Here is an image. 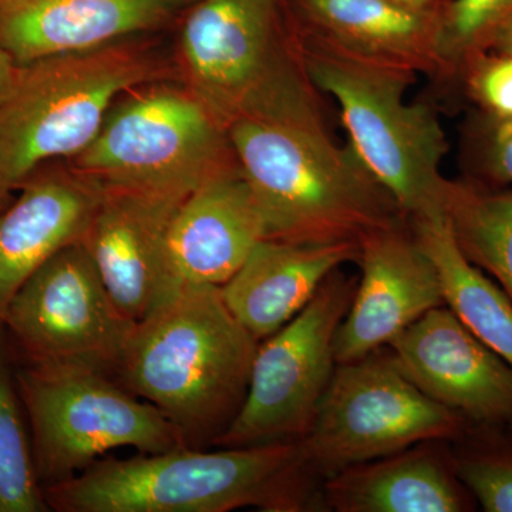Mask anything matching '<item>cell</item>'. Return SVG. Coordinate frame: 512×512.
<instances>
[{
  "instance_id": "obj_1",
  "label": "cell",
  "mask_w": 512,
  "mask_h": 512,
  "mask_svg": "<svg viewBox=\"0 0 512 512\" xmlns=\"http://www.w3.org/2000/svg\"><path fill=\"white\" fill-rule=\"evenodd\" d=\"M228 136L265 222V239L360 242L409 220L353 148L330 136L322 111L244 117Z\"/></svg>"
},
{
  "instance_id": "obj_2",
  "label": "cell",
  "mask_w": 512,
  "mask_h": 512,
  "mask_svg": "<svg viewBox=\"0 0 512 512\" xmlns=\"http://www.w3.org/2000/svg\"><path fill=\"white\" fill-rule=\"evenodd\" d=\"M316 476L302 440L221 451L187 446L96 461L43 493L60 512H296L315 507Z\"/></svg>"
},
{
  "instance_id": "obj_3",
  "label": "cell",
  "mask_w": 512,
  "mask_h": 512,
  "mask_svg": "<svg viewBox=\"0 0 512 512\" xmlns=\"http://www.w3.org/2000/svg\"><path fill=\"white\" fill-rule=\"evenodd\" d=\"M258 345L220 286L181 285L136 322L117 370L190 446L214 443L244 403Z\"/></svg>"
},
{
  "instance_id": "obj_4",
  "label": "cell",
  "mask_w": 512,
  "mask_h": 512,
  "mask_svg": "<svg viewBox=\"0 0 512 512\" xmlns=\"http://www.w3.org/2000/svg\"><path fill=\"white\" fill-rule=\"evenodd\" d=\"M298 43L313 86L338 103L350 147L404 215H446L447 136L433 107L406 99L417 74Z\"/></svg>"
},
{
  "instance_id": "obj_5",
  "label": "cell",
  "mask_w": 512,
  "mask_h": 512,
  "mask_svg": "<svg viewBox=\"0 0 512 512\" xmlns=\"http://www.w3.org/2000/svg\"><path fill=\"white\" fill-rule=\"evenodd\" d=\"M156 73L146 53L113 43L19 64L0 99V180L12 190L45 161L79 156L114 100Z\"/></svg>"
},
{
  "instance_id": "obj_6",
  "label": "cell",
  "mask_w": 512,
  "mask_h": 512,
  "mask_svg": "<svg viewBox=\"0 0 512 512\" xmlns=\"http://www.w3.org/2000/svg\"><path fill=\"white\" fill-rule=\"evenodd\" d=\"M279 0H200L181 53L190 92L228 128L244 117L322 111L295 33L279 28Z\"/></svg>"
},
{
  "instance_id": "obj_7",
  "label": "cell",
  "mask_w": 512,
  "mask_h": 512,
  "mask_svg": "<svg viewBox=\"0 0 512 512\" xmlns=\"http://www.w3.org/2000/svg\"><path fill=\"white\" fill-rule=\"evenodd\" d=\"M103 187L184 200L238 167L228 128L190 90L151 87L111 107L99 134L74 157Z\"/></svg>"
},
{
  "instance_id": "obj_8",
  "label": "cell",
  "mask_w": 512,
  "mask_h": 512,
  "mask_svg": "<svg viewBox=\"0 0 512 512\" xmlns=\"http://www.w3.org/2000/svg\"><path fill=\"white\" fill-rule=\"evenodd\" d=\"M18 380L40 483L69 480L117 448L157 454L190 446L158 407L99 367L30 363Z\"/></svg>"
},
{
  "instance_id": "obj_9",
  "label": "cell",
  "mask_w": 512,
  "mask_h": 512,
  "mask_svg": "<svg viewBox=\"0 0 512 512\" xmlns=\"http://www.w3.org/2000/svg\"><path fill=\"white\" fill-rule=\"evenodd\" d=\"M467 423L417 389L392 356L373 353L336 367L302 443L316 474L329 478L426 441L457 439Z\"/></svg>"
},
{
  "instance_id": "obj_10",
  "label": "cell",
  "mask_w": 512,
  "mask_h": 512,
  "mask_svg": "<svg viewBox=\"0 0 512 512\" xmlns=\"http://www.w3.org/2000/svg\"><path fill=\"white\" fill-rule=\"evenodd\" d=\"M356 286L336 269L291 322L259 343L244 403L214 444L259 446L306 436L335 372V336Z\"/></svg>"
},
{
  "instance_id": "obj_11",
  "label": "cell",
  "mask_w": 512,
  "mask_h": 512,
  "mask_svg": "<svg viewBox=\"0 0 512 512\" xmlns=\"http://www.w3.org/2000/svg\"><path fill=\"white\" fill-rule=\"evenodd\" d=\"M29 363L117 369L136 322L117 308L82 242L57 252L30 276L6 309Z\"/></svg>"
},
{
  "instance_id": "obj_12",
  "label": "cell",
  "mask_w": 512,
  "mask_h": 512,
  "mask_svg": "<svg viewBox=\"0 0 512 512\" xmlns=\"http://www.w3.org/2000/svg\"><path fill=\"white\" fill-rule=\"evenodd\" d=\"M359 244L362 278L336 332V365L373 355L444 305L439 272L409 220L369 232Z\"/></svg>"
},
{
  "instance_id": "obj_13",
  "label": "cell",
  "mask_w": 512,
  "mask_h": 512,
  "mask_svg": "<svg viewBox=\"0 0 512 512\" xmlns=\"http://www.w3.org/2000/svg\"><path fill=\"white\" fill-rule=\"evenodd\" d=\"M184 200L103 187L99 207L80 239L117 308L134 322L181 286L171 266L168 238Z\"/></svg>"
},
{
  "instance_id": "obj_14",
  "label": "cell",
  "mask_w": 512,
  "mask_h": 512,
  "mask_svg": "<svg viewBox=\"0 0 512 512\" xmlns=\"http://www.w3.org/2000/svg\"><path fill=\"white\" fill-rule=\"evenodd\" d=\"M390 346L397 369L434 402L481 426L511 423V366L450 309H431Z\"/></svg>"
},
{
  "instance_id": "obj_15",
  "label": "cell",
  "mask_w": 512,
  "mask_h": 512,
  "mask_svg": "<svg viewBox=\"0 0 512 512\" xmlns=\"http://www.w3.org/2000/svg\"><path fill=\"white\" fill-rule=\"evenodd\" d=\"M296 39L338 55L446 76L440 56L441 12L394 0H291Z\"/></svg>"
},
{
  "instance_id": "obj_16",
  "label": "cell",
  "mask_w": 512,
  "mask_h": 512,
  "mask_svg": "<svg viewBox=\"0 0 512 512\" xmlns=\"http://www.w3.org/2000/svg\"><path fill=\"white\" fill-rule=\"evenodd\" d=\"M265 239V222L239 167L191 192L171 224V266L181 285L227 284Z\"/></svg>"
},
{
  "instance_id": "obj_17",
  "label": "cell",
  "mask_w": 512,
  "mask_h": 512,
  "mask_svg": "<svg viewBox=\"0 0 512 512\" xmlns=\"http://www.w3.org/2000/svg\"><path fill=\"white\" fill-rule=\"evenodd\" d=\"M0 212V323L13 296L57 252L82 239L103 187L79 171L32 175Z\"/></svg>"
},
{
  "instance_id": "obj_18",
  "label": "cell",
  "mask_w": 512,
  "mask_h": 512,
  "mask_svg": "<svg viewBox=\"0 0 512 512\" xmlns=\"http://www.w3.org/2000/svg\"><path fill=\"white\" fill-rule=\"evenodd\" d=\"M359 252V242L264 239L221 286L222 298L235 319L261 342L291 322L332 272L357 262Z\"/></svg>"
},
{
  "instance_id": "obj_19",
  "label": "cell",
  "mask_w": 512,
  "mask_h": 512,
  "mask_svg": "<svg viewBox=\"0 0 512 512\" xmlns=\"http://www.w3.org/2000/svg\"><path fill=\"white\" fill-rule=\"evenodd\" d=\"M170 0H0V47L18 64L111 45L156 25Z\"/></svg>"
},
{
  "instance_id": "obj_20",
  "label": "cell",
  "mask_w": 512,
  "mask_h": 512,
  "mask_svg": "<svg viewBox=\"0 0 512 512\" xmlns=\"http://www.w3.org/2000/svg\"><path fill=\"white\" fill-rule=\"evenodd\" d=\"M323 501L339 512L470 510L453 467L429 447L400 451L329 477Z\"/></svg>"
},
{
  "instance_id": "obj_21",
  "label": "cell",
  "mask_w": 512,
  "mask_h": 512,
  "mask_svg": "<svg viewBox=\"0 0 512 512\" xmlns=\"http://www.w3.org/2000/svg\"><path fill=\"white\" fill-rule=\"evenodd\" d=\"M439 272L444 303L485 346L512 369V302L503 289L468 261L446 215L409 220Z\"/></svg>"
},
{
  "instance_id": "obj_22",
  "label": "cell",
  "mask_w": 512,
  "mask_h": 512,
  "mask_svg": "<svg viewBox=\"0 0 512 512\" xmlns=\"http://www.w3.org/2000/svg\"><path fill=\"white\" fill-rule=\"evenodd\" d=\"M444 214L458 247L512 302V192L448 180Z\"/></svg>"
},
{
  "instance_id": "obj_23",
  "label": "cell",
  "mask_w": 512,
  "mask_h": 512,
  "mask_svg": "<svg viewBox=\"0 0 512 512\" xmlns=\"http://www.w3.org/2000/svg\"><path fill=\"white\" fill-rule=\"evenodd\" d=\"M47 510L18 396L0 366V512Z\"/></svg>"
},
{
  "instance_id": "obj_24",
  "label": "cell",
  "mask_w": 512,
  "mask_h": 512,
  "mask_svg": "<svg viewBox=\"0 0 512 512\" xmlns=\"http://www.w3.org/2000/svg\"><path fill=\"white\" fill-rule=\"evenodd\" d=\"M512 19V0H451L441 12L440 56L444 73L467 69L493 47Z\"/></svg>"
},
{
  "instance_id": "obj_25",
  "label": "cell",
  "mask_w": 512,
  "mask_h": 512,
  "mask_svg": "<svg viewBox=\"0 0 512 512\" xmlns=\"http://www.w3.org/2000/svg\"><path fill=\"white\" fill-rule=\"evenodd\" d=\"M453 468L484 511L512 512V448L464 454Z\"/></svg>"
},
{
  "instance_id": "obj_26",
  "label": "cell",
  "mask_w": 512,
  "mask_h": 512,
  "mask_svg": "<svg viewBox=\"0 0 512 512\" xmlns=\"http://www.w3.org/2000/svg\"><path fill=\"white\" fill-rule=\"evenodd\" d=\"M471 87L495 119H512V57L483 55L470 64Z\"/></svg>"
},
{
  "instance_id": "obj_27",
  "label": "cell",
  "mask_w": 512,
  "mask_h": 512,
  "mask_svg": "<svg viewBox=\"0 0 512 512\" xmlns=\"http://www.w3.org/2000/svg\"><path fill=\"white\" fill-rule=\"evenodd\" d=\"M485 168L498 183H512V119H495L485 144Z\"/></svg>"
},
{
  "instance_id": "obj_28",
  "label": "cell",
  "mask_w": 512,
  "mask_h": 512,
  "mask_svg": "<svg viewBox=\"0 0 512 512\" xmlns=\"http://www.w3.org/2000/svg\"><path fill=\"white\" fill-rule=\"evenodd\" d=\"M18 66L19 64L13 60V57L0 47V99L9 89Z\"/></svg>"
},
{
  "instance_id": "obj_29",
  "label": "cell",
  "mask_w": 512,
  "mask_h": 512,
  "mask_svg": "<svg viewBox=\"0 0 512 512\" xmlns=\"http://www.w3.org/2000/svg\"><path fill=\"white\" fill-rule=\"evenodd\" d=\"M406 8L424 10V12H443L451 0H394Z\"/></svg>"
},
{
  "instance_id": "obj_30",
  "label": "cell",
  "mask_w": 512,
  "mask_h": 512,
  "mask_svg": "<svg viewBox=\"0 0 512 512\" xmlns=\"http://www.w3.org/2000/svg\"><path fill=\"white\" fill-rule=\"evenodd\" d=\"M491 49H497L501 55L512 57V19L501 30Z\"/></svg>"
},
{
  "instance_id": "obj_31",
  "label": "cell",
  "mask_w": 512,
  "mask_h": 512,
  "mask_svg": "<svg viewBox=\"0 0 512 512\" xmlns=\"http://www.w3.org/2000/svg\"><path fill=\"white\" fill-rule=\"evenodd\" d=\"M9 191V188L6 187L5 183H3L2 180H0V202L3 201V198L6 197V194H8Z\"/></svg>"
},
{
  "instance_id": "obj_32",
  "label": "cell",
  "mask_w": 512,
  "mask_h": 512,
  "mask_svg": "<svg viewBox=\"0 0 512 512\" xmlns=\"http://www.w3.org/2000/svg\"><path fill=\"white\" fill-rule=\"evenodd\" d=\"M192 2H197V0H170V5H188Z\"/></svg>"
},
{
  "instance_id": "obj_33",
  "label": "cell",
  "mask_w": 512,
  "mask_h": 512,
  "mask_svg": "<svg viewBox=\"0 0 512 512\" xmlns=\"http://www.w3.org/2000/svg\"><path fill=\"white\" fill-rule=\"evenodd\" d=\"M508 426H510V427H511V431H512V421H511V423H510V424H508Z\"/></svg>"
}]
</instances>
